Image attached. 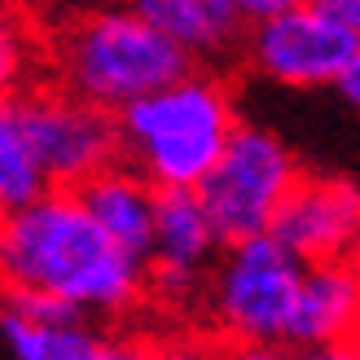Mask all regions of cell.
Returning <instances> with one entry per match:
<instances>
[{
    "label": "cell",
    "mask_w": 360,
    "mask_h": 360,
    "mask_svg": "<svg viewBox=\"0 0 360 360\" xmlns=\"http://www.w3.org/2000/svg\"><path fill=\"white\" fill-rule=\"evenodd\" d=\"M334 88L347 97V105H352V110L360 115V44H356L352 62H347V70H343V75H338V84H334Z\"/></svg>",
    "instance_id": "obj_20"
},
{
    "label": "cell",
    "mask_w": 360,
    "mask_h": 360,
    "mask_svg": "<svg viewBox=\"0 0 360 360\" xmlns=\"http://www.w3.org/2000/svg\"><path fill=\"white\" fill-rule=\"evenodd\" d=\"M352 343H356V347H360V330H356V338H352Z\"/></svg>",
    "instance_id": "obj_22"
},
{
    "label": "cell",
    "mask_w": 360,
    "mask_h": 360,
    "mask_svg": "<svg viewBox=\"0 0 360 360\" xmlns=\"http://www.w3.org/2000/svg\"><path fill=\"white\" fill-rule=\"evenodd\" d=\"M303 264L277 238H242L220 246L207 285H202V316L229 347L238 343H285L299 299Z\"/></svg>",
    "instance_id": "obj_4"
},
{
    "label": "cell",
    "mask_w": 360,
    "mask_h": 360,
    "mask_svg": "<svg viewBox=\"0 0 360 360\" xmlns=\"http://www.w3.org/2000/svg\"><path fill=\"white\" fill-rule=\"evenodd\" d=\"M233 5H238V13L246 18V27H250V22H264V18H273V13H285V9L308 5V0H233Z\"/></svg>",
    "instance_id": "obj_18"
},
{
    "label": "cell",
    "mask_w": 360,
    "mask_h": 360,
    "mask_svg": "<svg viewBox=\"0 0 360 360\" xmlns=\"http://www.w3.org/2000/svg\"><path fill=\"white\" fill-rule=\"evenodd\" d=\"M215 360H303V352L290 343H238V347H224V356Z\"/></svg>",
    "instance_id": "obj_17"
},
{
    "label": "cell",
    "mask_w": 360,
    "mask_h": 360,
    "mask_svg": "<svg viewBox=\"0 0 360 360\" xmlns=\"http://www.w3.org/2000/svg\"><path fill=\"white\" fill-rule=\"evenodd\" d=\"M49 185L31 158V146L22 136V123L13 115V101H0V211H13L40 198Z\"/></svg>",
    "instance_id": "obj_15"
},
{
    "label": "cell",
    "mask_w": 360,
    "mask_h": 360,
    "mask_svg": "<svg viewBox=\"0 0 360 360\" xmlns=\"http://www.w3.org/2000/svg\"><path fill=\"white\" fill-rule=\"evenodd\" d=\"M268 238H277L299 264L360 259V180L299 176Z\"/></svg>",
    "instance_id": "obj_9"
},
{
    "label": "cell",
    "mask_w": 360,
    "mask_h": 360,
    "mask_svg": "<svg viewBox=\"0 0 360 360\" xmlns=\"http://www.w3.org/2000/svg\"><path fill=\"white\" fill-rule=\"evenodd\" d=\"M0 295H40L84 321H119L146 303V264L115 246L75 189L0 211Z\"/></svg>",
    "instance_id": "obj_1"
},
{
    "label": "cell",
    "mask_w": 360,
    "mask_h": 360,
    "mask_svg": "<svg viewBox=\"0 0 360 360\" xmlns=\"http://www.w3.org/2000/svg\"><path fill=\"white\" fill-rule=\"evenodd\" d=\"M316 5L326 9L334 22H338V27H343L352 40L360 44V0H316Z\"/></svg>",
    "instance_id": "obj_19"
},
{
    "label": "cell",
    "mask_w": 360,
    "mask_h": 360,
    "mask_svg": "<svg viewBox=\"0 0 360 360\" xmlns=\"http://www.w3.org/2000/svg\"><path fill=\"white\" fill-rule=\"evenodd\" d=\"M9 101L49 189H79L84 180L119 163L115 115L62 93L58 84H31Z\"/></svg>",
    "instance_id": "obj_6"
},
{
    "label": "cell",
    "mask_w": 360,
    "mask_h": 360,
    "mask_svg": "<svg viewBox=\"0 0 360 360\" xmlns=\"http://www.w3.org/2000/svg\"><path fill=\"white\" fill-rule=\"evenodd\" d=\"M44 40L35 35L31 13L22 0H0V101L27 93L40 75Z\"/></svg>",
    "instance_id": "obj_14"
},
{
    "label": "cell",
    "mask_w": 360,
    "mask_h": 360,
    "mask_svg": "<svg viewBox=\"0 0 360 360\" xmlns=\"http://www.w3.org/2000/svg\"><path fill=\"white\" fill-rule=\"evenodd\" d=\"M356 53V40L334 18L308 0L246 27L242 58L259 79L281 88H334Z\"/></svg>",
    "instance_id": "obj_7"
},
{
    "label": "cell",
    "mask_w": 360,
    "mask_h": 360,
    "mask_svg": "<svg viewBox=\"0 0 360 360\" xmlns=\"http://www.w3.org/2000/svg\"><path fill=\"white\" fill-rule=\"evenodd\" d=\"M93 360H215L211 347L193 338H158V334H119L101 338Z\"/></svg>",
    "instance_id": "obj_16"
},
{
    "label": "cell",
    "mask_w": 360,
    "mask_h": 360,
    "mask_svg": "<svg viewBox=\"0 0 360 360\" xmlns=\"http://www.w3.org/2000/svg\"><path fill=\"white\" fill-rule=\"evenodd\" d=\"M75 193L105 238L146 264L150 233H154V202H158V189L150 180L136 176L128 163H115V167L97 172L93 180H84Z\"/></svg>",
    "instance_id": "obj_12"
},
{
    "label": "cell",
    "mask_w": 360,
    "mask_h": 360,
    "mask_svg": "<svg viewBox=\"0 0 360 360\" xmlns=\"http://www.w3.org/2000/svg\"><path fill=\"white\" fill-rule=\"evenodd\" d=\"M238 97L220 70L189 66L180 79L115 115L119 163L163 189H198L238 128Z\"/></svg>",
    "instance_id": "obj_2"
},
{
    "label": "cell",
    "mask_w": 360,
    "mask_h": 360,
    "mask_svg": "<svg viewBox=\"0 0 360 360\" xmlns=\"http://www.w3.org/2000/svg\"><path fill=\"white\" fill-rule=\"evenodd\" d=\"M303 360H360L356 343H330V347H308Z\"/></svg>",
    "instance_id": "obj_21"
},
{
    "label": "cell",
    "mask_w": 360,
    "mask_h": 360,
    "mask_svg": "<svg viewBox=\"0 0 360 360\" xmlns=\"http://www.w3.org/2000/svg\"><path fill=\"white\" fill-rule=\"evenodd\" d=\"M146 22L189 58V66L215 70L224 58L242 53L246 18L233 0H128Z\"/></svg>",
    "instance_id": "obj_11"
},
{
    "label": "cell",
    "mask_w": 360,
    "mask_h": 360,
    "mask_svg": "<svg viewBox=\"0 0 360 360\" xmlns=\"http://www.w3.org/2000/svg\"><path fill=\"white\" fill-rule=\"evenodd\" d=\"M49 84L119 115L136 97L154 93L189 70V58L158 35L132 5H93L70 13L44 40Z\"/></svg>",
    "instance_id": "obj_3"
},
{
    "label": "cell",
    "mask_w": 360,
    "mask_h": 360,
    "mask_svg": "<svg viewBox=\"0 0 360 360\" xmlns=\"http://www.w3.org/2000/svg\"><path fill=\"white\" fill-rule=\"evenodd\" d=\"M220 238L207 220L193 189H163L154 202V233L146 250V299L163 303L172 312H185L202 303V285Z\"/></svg>",
    "instance_id": "obj_8"
},
{
    "label": "cell",
    "mask_w": 360,
    "mask_h": 360,
    "mask_svg": "<svg viewBox=\"0 0 360 360\" xmlns=\"http://www.w3.org/2000/svg\"><path fill=\"white\" fill-rule=\"evenodd\" d=\"M356 330H360V259L303 264L285 343L308 352V347L352 343Z\"/></svg>",
    "instance_id": "obj_10"
},
{
    "label": "cell",
    "mask_w": 360,
    "mask_h": 360,
    "mask_svg": "<svg viewBox=\"0 0 360 360\" xmlns=\"http://www.w3.org/2000/svg\"><path fill=\"white\" fill-rule=\"evenodd\" d=\"M93 321H40L0 303V360H93Z\"/></svg>",
    "instance_id": "obj_13"
},
{
    "label": "cell",
    "mask_w": 360,
    "mask_h": 360,
    "mask_svg": "<svg viewBox=\"0 0 360 360\" xmlns=\"http://www.w3.org/2000/svg\"><path fill=\"white\" fill-rule=\"evenodd\" d=\"M299 176L303 172H299L295 150L273 128L238 123L193 193L207 211L215 238L229 246V242L259 238V233L273 229V215L281 211L285 193L295 189Z\"/></svg>",
    "instance_id": "obj_5"
}]
</instances>
